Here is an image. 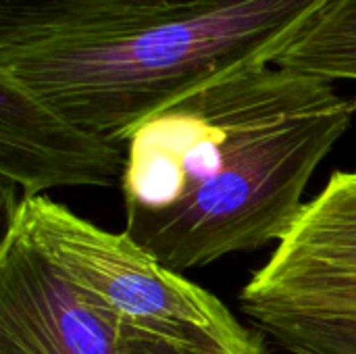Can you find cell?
<instances>
[{"label":"cell","instance_id":"cell-6","mask_svg":"<svg viewBox=\"0 0 356 354\" xmlns=\"http://www.w3.org/2000/svg\"><path fill=\"white\" fill-rule=\"evenodd\" d=\"M125 146L92 134L0 73L2 196L35 198L52 188L121 186Z\"/></svg>","mask_w":356,"mask_h":354},{"label":"cell","instance_id":"cell-9","mask_svg":"<svg viewBox=\"0 0 356 354\" xmlns=\"http://www.w3.org/2000/svg\"><path fill=\"white\" fill-rule=\"evenodd\" d=\"M117 354H269L261 336L236 317L198 340H173L146 332L119 336Z\"/></svg>","mask_w":356,"mask_h":354},{"label":"cell","instance_id":"cell-2","mask_svg":"<svg viewBox=\"0 0 356 354\" xmlns=\"http://www.w3.org/2000/svg\"><path fill=\"white\" fill-rule=\"evenodd\" d=\"M330 0H184L0 48V73L79 127L131 131L238 69L273 58Z\"/></svg>","mask_w":356,"mask_h":354},{"label":"cell","instance_id":"cell-5","mask_svg":"<svg viewBox=\"0 0 356 354\" xmlns=\"http://www.w3.org/2000/svg\"><path fill=\"white\" fill-rule=\"evenodd\" d=\"M117 325L15 215H4L0 354H117Z\"/></svg>","mask_w":356,"mask_h":354},{"label":"cell","instance_id":"cell-4","mask_svg":"<svg viewBox=\"0 0 356 354\" xmlns=\"http://www.w3.org/2000/svg\"><path fill=\"white\" fill-rule=\"evenodd\" d=\"M46 248L77 290L119 330L198 340L234 315L204 288L167 269L127 234H113L44 196L4 207Z\"/></svg>","mask_w":356,"mask_h":354},{"label":"cell","instance_id":"cell-3","mask_svg":"<svg viewBox=\"0 0 356 354\" xmlns=\"http://www.w3.org/2000/svg\"><path fill=\"white\" fill-rule=\"evenodd\" d=\"M244 315L292 354H356V171L334 173L240 292Z\"/></svg>","mask_w":356,"mask_h":354},{"label":"cell","instance_id":"cell-1","mask_svg":"<svg viewBox=\"0 0 356 354\" xmlns=\"http://www.w3.org/2000/svg\"><path fill=\"white\" fill-rule=\"evenodd\" d=\"M356 98L257 63L142 121L125 142V232L171 271L282 242Z\"/></svg>","mask_w":356,"mask_h":354},{"label":"cell","instance_id":"cell-7","mask_svg":"<svg viewBox=\"0 0 356 354\" xmlns=\"http://www.w3.org/2000/svg\"><path fill=\"white\" fill-rule=\"evenodd\" d=\"M184 0H0V48L69 33Z\"/></svg>","mask_w":356,"mask_h":354},{"label":"cell","instance_id":"cell-8","mask_svg":"<svg viewBox=\"0 0 356 354\" xmlns=\"http://www.w3.org/2000/svg\"><path fill=\"white\" fill-rule=\"evenodd\" d=\"M273 65L327 81H356V0H330Z\"/></svg>","mask_w":356,"mask_h":354}]
</instances>
